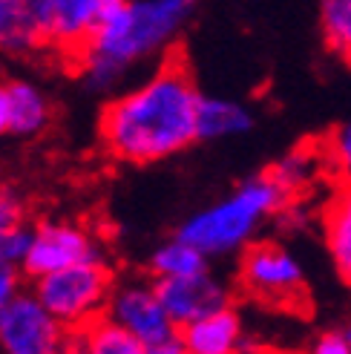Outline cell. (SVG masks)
<instances>
[{
	"mask_svg": "<svg viewBox=\"0 0 351 354\" xmlns=\"http://www.w3.org/2000/svg\"><path fill=\"white\" fill-rule=\"evenodd\" d=\"M325 245L340 277L351 286V185H340L325 205Z\"/></svg>",
	"mask_w": 351,
	"mask_h": 354,
	"instance_id": "obj_14",
	"label": "cell"
},
{
	"mask_svg": "<svg viewBox=\"0 0 351 354\" xmlns=\"http://www.w3.org/2000/svg\"><path fill=\"white\" fill-rule=\"evenodd\" d=\"M285 199L288 196L271 179V173L251 176L216 205L193 214L182 225L179 236L196 245L205 257H227L248 248L259 225L274 216Z\"/></svg>",
	"mask_w": 351,
	"mask_h": 354,
	"instance_id": "obj_3",
	"label": "cell"
},
{
	"mask_svg": "<svg viewBox=\"0 0 351 354\" xmlns=\"http://www.w3.org/2000/svg\"><path fill=\"white\" fill-rule=\"evenodd\" d=\"M199 0H124L98 21L93 38L78 52L93 90H113L133 66L159 58L173 46L196 12Z\"/></svg>",
	"mask_w": 351,
	"mask_h": 354,
	"instance_id": "obj_2",
	"label": "cell"
},
{
	"mask_svg": "<svg viewBox=\"0 0 351 354\" xmlns=\"http://www.w3.org/2000/svg\"><path fill=\"white\" fill-rule=\"evenodd\" d=\"M314 351L317 354H351V346H348L345 331H325L317 337V343H314Z\"/></svg>",
	"mask_w": 351,
	"mask_h": 354,
	"instance_id": "obj_24",
	"label": "cell"
},
{
	"mask_svg": "<svg viewBox=\"0 0 351 354\" xmlns=\"http://www.w3.org/2000/svg\"><path fill=\"white\" fill-rule=\"evenodd\" d=\"M323 162L337 173L343 185H351V121L340 124V127L328 136Z\"/></svg>",
	"mask_w": 351,
	"mask_h": 354,
	"instance_id": "obj_20",
	"label": "cell"
},
{
	"mask_svg": "<svg viewBox=\"0 0 351 354\" xmlns=\"http://www.w3.org/2000/svg\"><path fill=\"white\" fill-rule=\"evenodd\" d=\"M29 236H32V231L23 222L9 227V231L0 236V259H6V262H12V265L21 268V262L26 257V248H29Z\"/></svg>",
	"mask_w": 351,
	"mask_h": 354,
	"instance_id": "obj_21",
	"label": "cell"
},
{
	"mask_svg": "<svg viewBox=\"0 0 351 354\" xmlns=\"http://www.w3.org/2000/svg\"><path fill=\"white\" fill-rule=\"evenodd\" d=\"M155 291H159V299L164 311L170 314V320L179 328L190 320H196V317L231 306V294H227L225 282L216 279L214 274H207V268L190 277L159 279Z\"/></svg>",
	"mask_w": 351,
	"mask_h": 354,
	"instance_id": "obj_9",
	"label": "cell"
},
{
	"mask_svg": "<svg viewBox=\"0 0 351 354\" xmlns=\"http://www.w3.org/2000/svg\"><path fill=\"white\" fill-rule=\"evenodd\" d=\"M179 340L187 354H234L242 346V320L231 306H225L184 323Z\"/></svg>",
	"mask_w": 351,
	"mask_h": 354,
	"instance_id": "obj_11",
	"label": "cell"
},
{
	"mask_svg": "<svg viewBox=\"0 0 351 354\" xmlns=\"http://www.w3.org/2000/svg\"><path fill=\"white\" fill-rule=\"evenodd\" d=\"M66 343V328L35 294H17L0 308V348L9 354H55Z\"/></svg>",
	"mask_w": 351,
	"mask_h": 354,
	"instance_id": "obj_7",
	"label": "cell"
},
{
	"mask_svg": "<svg viewBox=\"0 0 351 354\" xmlns=\"http://www.w3.org/2000/svg\"><path fill=\"white\" fill-rule=\"evenodd\" d=\"M323 165V156L317 150H308V147H300V150H294L288 153L283 162H279L274 170H271V179L279 185V190L285 193H294V190H300L305 187L311 179H314V173H317V167Z\"/></svg>",
	"mask_w": 351,
	"mask_h": 354,
	"instance_id": "obj_19",
	"label": "cell"
},
{
	"mask_svg": "<svg viewBox=\"0 0 351 354\" xmlns=\"http://www.w3.org/2000/svg\"><path fill=\"white\" fill-rule=\"evenodd\" d=\"M251 124H254V115L245 104L227 101V98H202L199 101L196 130H199V138H205V141L242 136L251 130Z\"/></svg>",
	"mask_w": 351,
	"mask_h": 354,
	"instance_id": "obj_15",
	"label": "cell"
},
{
	"mask_svg": "<svg viewBox=\"0 0 351 354\" xmlns=\"http://www.w3.org/2000/svg\"><path fill=\"white\" fill-rule=\"evenodd\" d=\"M17 294H21V271H17V265L0 259V308Z\"/></svg>",
	"mask_w": 351,
	"mask_h": 354,
	"instance_id": "obj_23",
	"label": "cell"
},
{
	"mask_svg": "<svg viewBox=\"0 0 351 354\" xmlns=\"http://www.w3.org/2000/svg\"><path fill=\"white\" fill-rule=\"evenodd\" d=\"M23 222V202L15 190L0 187V236H3L9 227Z\"/></svg>",
	"mask_w": 351,
	"mask_h": 354,
	"instance_id": "obj_22",
	"label": "cell"
},
{
	"mask_svg": "<svg viewBox=\"0 0 351 354\" xmlns=\"http://www.w3.org/2000/svg\"><path fill=\"white\" fill-rule=\"evenodd\" d=\"M345 337H348V346H351V328H348V331H345Z\"/></svg>",
	"mask_w": 351,
	"mask_h": 354,
	"instance_id": "obj_26",
	"label": "cell"
},
{
	"mask_svg": "<svg viewBox=\"0 0 351 354\" xmlns=\"http://www.w3.org/2000/svg\"><path fill=\"white\" fill-rule=\"evenodd\" d=\"M78 331H81L78 343L84 351H93V354H144L142 343H138L124 326L110 320V317H95L93 323H86Z\"/></svg>",
	"mask_w": 351,
	"mask_h": 354,
	"instance_id": "obj_16",
	"label": "cell"
},
{
	"mask_svg": "<svg viewBox=\"0 0 351 354\" xmlns=\"http://www.w3.org/2000/svg\"><path fill=\"white\" fill-rule=\"evenodd\" d=\"M239 279L245 291L259 303L291 306L305 294V274L296 257L283 245L259 242L251 245L242 257Z\"/></svg>",
	"mask_w": 351,
	"mask_h": 354,
	"instance_id": "obj_6",
	"label": "cell"
},
{
	"mask_svg": "<svg viewBox=\"0 0 351 354\" xmlns=\"http://www.w3.org/2000/svg\"><path fill=\"white\" fill-rule=\"evenodd\" d=\"M41 41L81 52L98 26V0H38Z\"/></svg>",
	"mask_w": 351,
	"mask_h": 354,
	"instance_id": "obj_10",
	"label": "cell"
},
{
	"mask_svg": "<svg viewBox=\"0 0 351 354\" xmlns=\"http://www.w3.org/2000/svg\"><path fill=\"white\" fill-rule=\"evenodd\" d=\"M150 268L159 279L190 277V274H199V271L207 268V257L199 251L196 245H190L187 239L176 236V239L164 242L162 248H155Z\"/></svg>",
	"mask_w": 351,
	"mask_h": 354,
	"instance_id": "obj_17",
	"label": "cell"
},
{
	"mask_svg": "<svg viewBox=\"0 0 351 354\" xmlns=\"http://www.w3.org/2000/svg\"><path fill=\"white\" fill-rule=\"evenodd\" d=\"M9 133V95L6 86H0V136Z\"/></svg>",
	"mask_w": 351,
	"mask_h": 354,
	"instance_id": "obj_25",
	"label": "cell"
},
{
	"mask_svg": "<svg viewBox=\"0 0 351 354\" xmlns=\"http://www.w3.org/2000/svg\"><path fill=\"white\" fill-rule=\"evenodd\" d=\"M107 317L124 326L133 337L142 343L144 354H182L179 326L164 311L159 291L147 282H127L107 299Z\"/></svg>",
	"mask_w": 351,
	"mask_h": 354,
	"instance_id": "obj_5",
	"label": "cell"
},
{
	"mask_svg": "<svg viewBox=\"0 0 351 354\" xmlns=\"http://www.w3.org/2000/svg\"><path fill=\"white\" fill-rule=\"evenodd\" d=\"M9 95V133L17 136H38L49 124V98L38 84L32 81H12L6 84Z\"/></svg>",
	"mask_w": 351,
	"mask_h": 354,
	"instance_id": "obj_12",
	"label": "cell"
},
{
	"mask_svg": "<svg viewBox=\"0 0 351 354\" xmlns=\"http://www.w3.org/2000/svg\"><path fill=\"white\" fill-rule=\"evenodd\" d=\"M38 44V0H0V49L29 52Z\"/></svg>",
	"mask_w": 351,
	"mask_h": 354,
	"instance_id": "obj_13",
	"label": "cell"
},
{
	"mask_svg": "<svg viewBox=\"0 0 351 354\" xmlns=\"http://www.w3.org/2000/svg\"><path fill=\"white\" fill-rule=\"evenodd\" d=\"M320 29L328 52L351 64V0H320Z\"/></svg>",
	"mask_w": 351,
	"mask_h": 354,
	"instance_id": "obj_18",
	"label": "cell"
},
{
	"mask_svg": "<svg viewBox=\"0 0 351 354\" xmlns=\"http://www.w3.org/2000/svg\"><path fill=\"white\" fill-rule=\"evenodd\" d=\"M98 245L95 239L73 222H44L32 227L26 257L21 268L29 277H44L49 271L66 268L84 259H98Z\"/></svg>",
	"mask_w": 351,
	"mask_h": 354,
	"instance_id": "obj_8",
	"label": "cell"
},
{
	"mask_svg": "<svg viewBox=\"0 0 351 354\" xmlns=\"http://www.w3.org/2000/svg\"><path fill=\"white\" fill-rule=\"evenodd\" d=\"M199 90L190 73L164 61L150 78L110 101L101 115V141L115 158L153 165L199 141Z\"/></svg>",
	"mask_w": 351,
	"mask_h": 354,
	"instance_id": "obj_1",
	"label": "cell"
},
{
	"mask_svg": "<svg viewBox=\"0 0 351 354\" xmlns=\"http://www.w3.org/2000/svg\"><path fill=\"white\" fill-rule=\"evenodd\" d=\"M35 297L64 328H84L107 308L113 291L110 271L98 259H84L66 268L35 277Z\"/></svg>",
	"mask_w": 351,
	"mask_h": 354,
	"instance_id": "obj_4",
	"label": "cell"
}]
</instances>
